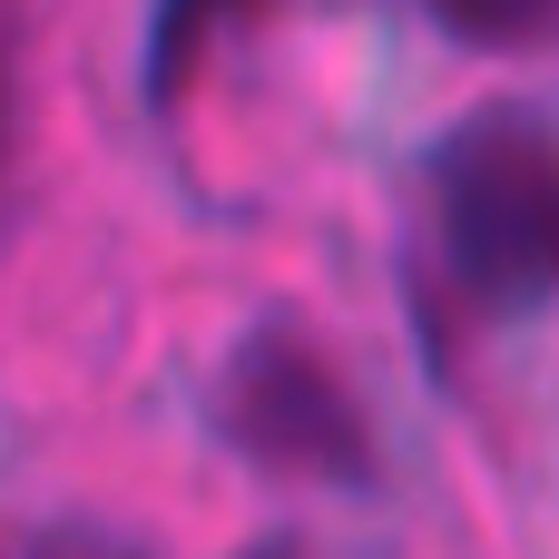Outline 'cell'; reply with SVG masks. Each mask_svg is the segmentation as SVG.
I'll return each mask as SVG.
<instances>
[{"label":"cell","mask_w":559,"mask_h":559,"mask_svg":"<svg viewBox=\"0 0 559 559\" xmlns=\"http://www.w3.org/2000/svg\"><path fill=\"white\" fill-rule=\"evenodd\" d=\"M255 559H305V550H255Z\"/></svg>","instance_id":"52a82bcc"},{"label":"cell","mask_w":559,"mask_h":559,"mask_svg":"<svg viewBox=\"0 0 559 559\" xmlns=\"http://www.w3.org/2000/svg\"><path fill=\"white\" fill-rule=\"evenodd\" d=\"M236 10H246V0H157V20H147V98H157V108L187 98L197 59L216 49V29H226Z\"/></svg>","instance_id":"3957f363"},{"label":"cell","mask_w":559,"mask_h":559,"mask_svg":"<svg viewBox=\"0 0 559 559\" xmlns=\"http://www.w3.org/2000/svg\"><path fill=\"white\" fill-rule=\"evenodd\" d=\"M442 275L481 324L559 305V128L531 108H481L432 147Z\"/></svg>","instance_id":"6da1fadb"},{"label":"cell","mask_w":559,"mask_h":559,"mask_svg":"<svg viewBox=\"0 0 559 559\" xmlns=\"http://www.w3.org/2000/svg\"><path fill=\"white\" fill-rule=\"evenodd\" d=\"M0 167H10V29H0Z\"/></svg>","instance_id":"8992f818"},{"label":"cell","mask_w":559,"mask_h":559,"mask_svg":"<svg viewBox=\"0 0 559 559\" xmlns=\"http://www.w3.org/2000/svg\"><path fill=\"white\" fill-rule=\"evenodd\" d=\"M452 39H481V49H511V39H550L559 0H423Z\"/></svg>","instance_id":"277c9868"},{"label":"cell","mask_w":559,"mask_h":559,"mask_svg":"<svg viewBox=\"0 0 559 559\" xmlns=\"http://www.w3.org/2000/svg\"><path fill=\"white\" fill-rule=\"evenodd\" d=\"M216 432L275 481H324V491H364L373 481V432H364L344 373L285 324H265V334H246L226 354Z\"/></svg>","instance_id":"7a4b0ae2"},{"label":"cell","mask_w":559,"mask_h":559,"mask_svg":"<svg viewBox=\"0 0 559 559\" xmlns=\"http://www.w3.org/2000/svg\"><path fill=\"white\" fill-rule=\"evenodd\" d=\"M29 559H138V550H118V540H98V531H59V540H39Z\"/></svg>","instance_id":"5b68a950"}]
</instances>
